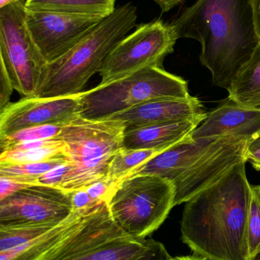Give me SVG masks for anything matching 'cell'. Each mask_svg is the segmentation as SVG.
Instances as JSON below:
<instances>
[{
  "instance_id": "obj_1",
  "label": "cell",
  "mask_w": 260,
  "mask_h": 260,
  "mask_svg": "<svg viewBox=\"0 0 260 260\" xmlns=\"http://www.w3.org/2000/svg\"><path fill=\"white\" fill-rule=\"evenodd\" d=\"M252 197L246 162L186 202L182 241L193 253L215 260H247L246 229Z\"/></svg>"
},
{
  "instance_id": "obj_2",
  "label": "cell",
  "mask_w": 260,
  "mask_h": 260,
  "mask_svg": "<svg viewBox=\"0 0 260 260\" xmlns=\"http://www.w3.org/2000/svg\"><path fill=\"white\" fill-rule=\"evenodd\" d=\"M170 26L178 39L200 42V61L226 89L260 43L252 0H198Z\"/></svg>"
},
{
  "instance_id": "obj_3",
  "label": "cell",
  "mask_w": 260,
  "mask_h": 260,
  "mask_svg": "<svg viewBox=\"0 0 260 260\" xmlns=\"http://www.w3.org/2000/svg\"><path fill=\"white\" fill-rule=\"evenodd\" d=\"M252 139L235 136L183 140L156 154L132 175L151 174L167 179L175 188V206L186 203L218 181L235 165L247 162Z\"/></svg>"
},
{
  "instance_id": "obj_4",
  "label": "cell",
  "mask_w": 260,
  "mask_h": 260,
  "mask_svg": "<svg viewBox=\"0 0 260 260\" xmlns=\"http://www.w3.org/2000/svg\"><path fill=\"white\" fill-rule=\"evenodd\" d=\"M136 20L137 8L132 3L116 8L73 48L46 64L35 97H67L82 92L110 52L134 28Z\"/></svg>"
},
{
  "instance_id": "obj_5",
  "label": "cell",
  "mask_w": 260,
  "mask_h": 260,
  "mask_svg": "<svg viewBox=\"0 0 260 260\" xmlns=\"http://www.w3.org/2000/svg\"><path fill=\"white\" fill-rule=\"evenodd\" d=\"M125 129L118 120L80 117L63 126L57 137L67 145L70 165L61 189H84L106 178L111 160L123 148Z\"/></svg>"
},
{
  "instance_id": "obj_6",
  "label": "cell",
  "mask_w": 260,
  "mask_h": 260,
  "mask_svg": "<svg viewBox=\"0 0 260 260\" xmlns=\"http://www.w3.org/2000/svg\"><path fill=\"white\" fill-rule=\"evenodd\" d=\"M186 81L160 67H147L126 77L82 92L79 117L102 120L149 101L186 99Z\"/></svg>"
},
{
  "instance_id": "obj_7",
  "label": "cell",
  "mask_w": 260,
  "mask_h": 260,
  "mask_svg": "<svg viewBox=\"0 0 260 260\" xmlns=\"http://www.w3.org/2000/svg\"><path fill=\"white\" fill-rule=\"evenodd\" d=\"M107 203L111 218L124 232L145 239L175 206V188L159 176L136 174L121 181Z\"/></svg>"
},
{
  "instance_id": "obj_8",
  "label": "cell",
  "mask_w": 260,
  "mask_h": 260,
  "mask_svg": "<svg viewBox=\"0 0 260 260\" xmlns=\"http://www.w3.org/2000/svg\"><path fill=\"white\" fill-rule=\"evenodd\" d=\"M25 0L0 9V59L14 89L35 97L46 62L27 31Z\"/></svg>"
},
{
  "instance_id": "obj_9",
  "label": "cell",
  "mask_w": 260,
  "mask_h": 260,
  "mask_svg": "<svg viewBox=\"0 0 260 260\" xmlns=\"http://www.w3.org/2000/svg\"><path fill=\"white\" fill-rule=\"evenodd\" d=\"M177 38L170 24L160 20L139 26L125 37L104 61L100 85L126 77L147 67L163 68L167 55L174 52Z\"/></svg>"
},
{
  "instance_id": "obj_10",
  "label": "cell",
  "mask_w": 260,
  "mask_h": 260,
  "mask_svg": "<svg viewBox=\"0 0 260 260\" xmlns=\"http://www.w3.org/2000/svg\"><path fill=\"white\" fill-rule=\"evenodd\" d=\"M71 192L31 184L0 200V228L58 225L73 214Z\"/></svg>"
},
{
  "instance_id": "obj_11",
  "label": "cell",
  "mask_w": 260,
  "mask_h": 260,
  "mask_svg": "<svg viewBox=\"0 0 260 260\" xmlns=\"http://www.w3.org/2000/svg\"><path fill=\"white\" fill-rule=\"evenodd\" d=\"M105 18L26 9L27 31L46 63L73 48Z\"/></svg>"
},
{
  "instance_id": "obj_12",
  "label": "cell",
  "mask_w": 260,
  "mask_h": 260,
  "mask_svg": "<svg viewBox=\"0 0 260 260\" xmlns=\"http://www.w3.org/2000/svg\"><path fill=\"white\" fill-rule=\"evenodd\" d=\"M82 92L61 98H23L0 111V136L35 126H65L79 117Z\"/></svg>"
},
{
  "instance_id": "obj_13",
  "label": "cell",
  "mask_w": 260,
  "mask_h": 260,
  "mask_svg": "<svg viewBox=\"0 0 260 260\" xmlns=\"http://www.w3.org/2000/svg\"><path fill=\"white\" fill-rule=\"evenodd\" d=\"M206 114L199 99H160L145 102L109 117L121 122L126 129L161 124L194 118ZM105 119V120H108Z\"/></svg>"
},
{
  "instance_id": "obj_14",
  "label": "cell",
  "mask_w": 260,
  "mask_h": 260,
  "mask_svg": "<svg viewBox=\"0 0 260 260\" xmlns=\"http://www.w3.org/2000/svg\"><path fill=\"white\" fill-rule=\"evenodd\" d=\"M259 134L260 111L244 108L229 100L207 114L190 136L193 139L216 136L253 139Z\"/></svg>"
},
{
  "instance_id": "obj_15",
  "label": "cell",
  "mask_w": 260,
  "mask_h": 260,
  "mask_svg": "<svg viewBox=\"0 0 260 260\" xmlns=\"http://www.w3.org/2000/svg\"><path fill=\"white\" fill-rule=\"evenodd\" d=\"M206 116L207 114L179 121L126 129L123 148L164 151L189 136L203 123Z\"/></svg>"
},
{
  "instance_id": "obj_16",
  "label": "cell",
  "mask_w": 260,
  "mask_h": 260,
  "mask_svg": "<svg viewBox=\"0 0 260 260\" xmlns=\"http://www.w3.org/2000/svg\"><path fill=\"white\" fill-rule=\"evenodd\" d=\"M100 204L82 210L73 211V214L65 221L33 241L12 250L0 252V260L47 259L69 237L85 224L89 217Z\"/></svg>"
},
{
  "instance_id": "obj_17",
  "label": "cell",
  "mask_w": 260,
  "mask_h": 260,
  "mask_svg": "<svg viewBox=\"0 0 260 260\" xmlns=\"http://www.w3.org/2000/svg\"><path fill=\"white\" fill-rule=\"evenodd\" d=\"M164 247L152 238H135L128 235L105 241L70 260H143Z\"/></svg>"
},
{
  "instance_id": "obj_18",
  "label": "cell",
  "mask_w": 260,
  "mask_h": 260,
  "mask_svg": "<svg viewBox=\"0 0 260 260\" xmlns=\"http://www.w3.org/2000/svg\"><path fill=\"white\" fill-rule=\"evenodd\" d=\"M59 159L70 160L65 142L58 137L15 144L0 153V163H40Z\"/></svg>"
},
{
  "instance_id": "obj_19",
  "label": "cell",
  "mask_w": 260,
  "mask_h": 260,
  "mask_svg": "<svg viewBox=\"0 0 260 260\" xmlns=\"http://www.w3.org/2000/svg\"><path fill=\"white\" fill-rule=\"evenodd\" d=\"M227 91L229 100L260 111V43L250 59L240 69Z\"/></svg>"
},
{
  "instance_id": "obj_20",
  "label": "cell",
  "mask_w": 260,
  "mask_h": 260,
  "mask_svg": "<svg viewBox=\"0 0 260 260\" xmlns=\"http://www.w3.org/2000/svg\"><path fill=\"white\" fill-rule=\"evenodd\" d=\"M25 9L105 18L116 8L115 0H25Z\"/></svg>"
},
{
  "instance_id": "obj_21",
  "label": "cell",
  "mask_w": 260,
  "mask_h": 260,
  "mask_svg": "<svg viewBox=\"0 0 260 260\" xmlns=\"http://www.w3.org/2000/svg\"><path fill=\"white\" fill-rule=\"evenodd\" d=\"M157 149H127L122 148L113 157L108 167L106 180L118 185L131 177L143 164L161 152Z\"/></svg>"
},
{
  "instance_id": "obj_22",
  "label": "cell",
  "mask_w": 260,
  "mask_h": 260,
  "mask_svg": "<svg viewBox=\"0 0 260 260\" xmlns=\"http://www.w3.org/2000/svg\"><path fill=\"white\" fill-rule=\"evenodd\" d=\"M68 161L70 160L59 159L40 163H0V177L26 184H35L38 177Z\"/></svg>"
},
{
  "instance_id": "obj_23",
  "label": "cell",
  "mask_w": 260,
  "mask_h": 260,
  "mask_svg": "<svg viewBox=\"0 0 260 260\" xmlns=\"http://www.w3.org/2000/svg\"><path fill=\"white\" fill-rule=\"evenodd\" d=\"M56 226L37 224L20 227L0 228V252L12 250L33 241Z\"/></svg>"
},
{
  "instance_id": "obj_24",
  "label": "cell",
  "mask_w": 260,
  "mask_h": 260,
  "mask_svg": "<svg viewBox=\"0 0 260 260\" xmlns=\"http://www.w3.org/2000/svg\"><path fill=\"white\" fill-rule=\"evenodd\" d=\"M246 252L247 260L260 253V200L253 189L246 229Z\"/></svg>"
},
{
  "instance_id": "obj_25",
  "label": "cell",
  "mask_w": 260,
  "mask_h": 260,
  "mask_svg": "<svg viewBox=\"0 0 260 260\" xmlns=\"http://www.w3.org/2000/svg\"><path fill=\"white\" fill-rule=\"evenodd\" d=\"M64 126H35L20 130L7 136H0V148L5 149L10 145L29 141L42 140L57 137Z\"/></svg>"
},
{
  "instance_id": "obj_26",
  "label": "cell",
  "mask_w": 260,
  "mask_h": 260,
  "mask_svg": "<svg viewBox=\"0 0 260 260\" xmlns=\"http://www.w3.org/2000/svg\"><path fill=\"white\" fill-rule=\"evenodd\" d=\"M117 185L111 183L106 179L95 182L93 184L84 188L89 195L97 202H108Z\"/></svg>"
},
{
  "instance_id": "obj_27",
  "label": "cell",
  "mask_w": 260,
  "mask_h": 260,
  "mask_svg": "<svg viewBox=\"0 0 260 260\" xmlns=\"http://www.w3.org/2000/svg\"><path fill=\"white\" fill-rule=\"evenodd\" d=\"M69 165H70V161L63 164L49 172L43 174L37 179L35 184L47 185V186H54L61 189L66 174L68 172Z\"/></svg>"
},
{
  "instance_id": "obj_28",
  "label": "cell",
  "mask_w": 260,
  "mask_h": 260,
  "mask_svg": "<svg viewBox=\"0 0 260 260\" xmlns=\"http://www.w3.org/2000/svg\"><path fill=\"white\" fill-rule=\"evenodd\" d=\"M13 90L9 74L4 66L0 63V111L11 103L10 98Z\"/></svg>"
},
{
  "instance_id": "obj_29",
  "label": "cell",
  "mask_w": 260,
  "mask_h": 260,
  "mask_svg": "<svg viewBox=\"0 0 260 260\" xmlns=\"http://www.w3.org/2000/svg\"><path fill=\"white\" fill-rule=\"evenodd\" d=\"M71 192L72 202H73L74 210H82L97 206L103 202L95 201L89 195L85 189H77V190L70 191Z\"/></svg>"
},
{
  "instance_id": "obj_30",
  "label": "cell",
  "mask_w": 260,
  "mask_h": 260,
  "mask_svg": "<svg viewBox=\"0 0 260 260\" xmlns=\"http://www.w3.org/2000/svg\"><path fill=\"white\" fill-rule=\"evenodd\" d=\"M246 158L256 171H260V134L250 140L247 147Z\"/></svg>"
},
{
  "instance_id": "obj_31",
  "label": "cell",
  "mask_w": 260,
  "mask_h": 260,
  "mask_svg": "<svg viewBox=\"0 0 260 260\" xmlns=\"http://www.w3.org/2000/svg\"><path fill=\"white\" fill-rule=\"evenodd\" d=\"M31 184L20 183L6 177H0V200L18 192Z\"/></svg>"
},
{
  "instance_id": "obj_32",
  "label": "cell",
  "mask_w": 260,
  "mask_h": 260,
  "mask_svg": "<svg viewBox=\"0 0 260 260\" xmlns=\"http://www.w3.org/2000/svg\"><path fill=\"white\" fill-rule=\"evenodd\" d=\"M153 1L155 2L160 6L163 12H166L171 10L172 8L177 6L179 3L183 2V0H153Z\"/></svg>"
},
{
  "instance_id": "obj_33",
  "label": "cell",
  "mask_w": 260,
  "mask_h": 260,
  "mask_svg": "<svg viewBox=\"0 0 260 260\" xmlns=\"http://www.w3.org/2000/svg\"><path fill=\"white\" fill-rule=\"evenodd\" d=\"M256 30L260 38V0H252Z\"/></svg>"
},
{
  "instance_id": "obj_34",
  "label": "cell",
  "mask_w": 260,
  "mask_h": 260,
  "mask_svg": "<svg viewBox=\"0 0 260 260\" xmlns=\"http://www.w3.org/2000/svg\"><path fill=\"white\" fill-rule=\"evenodd\" d=\"M170 257V255L168 253L166 247H163V248L160 249L157 253L143 260H168Z\"/></svg>"
},
{
  "instance_id": "obj_35",
  "label": "cell",
  "mask_w": 260,
  "mask_h": 260,
  "mask_svg": "<svg viewBox=\"0 0 260 260\" xmlns=\"http://www.w3.org/2000/svg\"><path fill=\"white\" fill-rule=\"evenodd\" d=\"M168 260H215L211 259V258L206 257V256H201L199 254H195L193 253V255H189V256H174L172 257L171 256Z\"/></svg>"
},
{
  "instance_id": "obj_36",
  "label": "cell",
  "mask_w": 260,
  "mask_h": 260,
  "mask_svg": "<svg viewBox=\"0 0 260 260\" xmlns=\"http://www.w3.org/2000/svg\"><path fill=\"white\" fill-rule=\"evenodd\" d=\"M21 1H24V0H0V9Z\"/></svg>"
},
{
  "instance_id": "obj_37",
  "label": "cell",
  "mask_w": 260,
  "mask_h": 260,
  "mask_svg": "<svg viewBox=\"0 0 260 260\" xmlns=\"http://www.w3.org/2000/svg\"><path fill=\"white\" fill-rule=\"evenodd\" d=\"M252 189H253V192H254L255 195L260 200V185L259 186H252Z\"/></svg>"
},
{
  "instance_id": "obj_38",
  "label": "cell",
  "mask_w": 260,
  "mask_h": 260,
  "mask_svg": "<svg viewBox=\"0 0 260 260\" xmlns=\"http://www.w3.org/2000/svg\"><path fill=\"white\" fill-rule=\"evenodd\" d=\"M252 260H260V253H259L257 256H255V257Z\"/></svg>"
}]
</instances>
